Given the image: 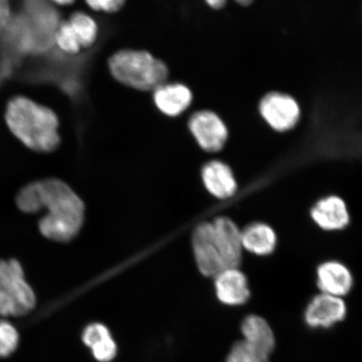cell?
<instances>
[{"label":"cell","mask_w":362,"mask_h":362,"mask_svg":"<svg viewBox=\"0 0 362 362\" xmlns=\"http://www.w3.org/2000/svg\"><path fill=\"white\" fill-rule=\"evenodd\" d=\"M68 22L78 36L81 47L89 48L96 43L99 33L98 23L88 13L75 12Z\"/></svg>","instance_id":"cell-18"},{"label":"cell","mask_w":362,"mask_h":362,"mask_svg":"<svg viewBox=\"0 0 362 362\" xmlns=\"http://www.w3.org/2000/svg\"><path fill=\"white\" fill-rule=\"evenodd\" d=\"M242 243L244 252L249 255L269 257L274 255L278 247V234L268 223L252 221L242 229Z\"/></svg>","instance_id":"cell-14"},{"label":"cell","mask_w":362,"mask_h":362,"mask_svg":"<svg viewBox=\"0 0 362 362\" xmlns=\"http://www.w3.org/2000/svg\"><path fill=\"white\" fill-rule=\"evenodd\" d=\"M354 276L349 267L337 259L320 262L315 269V284L320 293L344 298L354 287Z\"/></svg>","instance_id":"cell-10"},{"label":"cell","mask_w":362,"mask_h":362,"mask_svg":"<svg viewBox=\"0 0 362 362\" xmlns=\"http://www.w3.org/2000/svg\"><path fill=\"white\" fill-rule=\"evenodd\" d=\"M158 110L168 117H178L191 107L193 93L187 85L180 83L162 84L153 92Z\"/></svg>","instance_id":"cell-15"},{"label":"cell","mask_w":362,"mask_h":362,"mask_svg":"<svg viewBox=\"0 0 362 362\" xmlns=\"http://www.w3.org/2000/svg\"><path fill=\"white\" fill-rule=\"evenodd\" d=\"M127 0H101V11L115 13L124 6Z\"/></svg>","instance_id":"cell-23"},{"label":"cell","mask_w":362,"mask_h":362,"mask_svg":"<svg viewBox=\"0 0 362 362\" xmlns=\"http://www.w3.org/2000/svg\"><path fill=\"white\" fill-rule=\"evenodd\" d=\"M11 21V6L8 0H0V33L7 28Z\"/></svg>","instance_id":"cell-22"},{"label":"cell","mask_w":362,"mask_h":362,"mask_svg":"<svg viewBox=\"0 0 362 362\" xmlns=\"http://www.w3.org/2000/svg\"><path fill=\"white\" fill-rule=\"evenodd\" d=\"M6 119L11 133L31 151L49 153L60 146L59 119L49 107L16 97L8 103Z\"/></svg>","instance_id":"cell-2"},{"label":"cell","mask_w":362,"mask_h":362,"mask_svg":"<svg viewBox=\"0 0 362 362\" xmlns=\"http://www.w3.org/2000/svg\"><path fill=\"white\" fill-rule=\"evenodd\" d=\"M243 341L256 349L270 356L275 348L273 329L264 318L257 315H249L244 318L241 327Z\"/></svg>","instance_id":"cell-16"},{"label":"cell","mask_w":362,"mask_h":362,"mask_svg":"<svg viewBox=\"0 0 362 362\" xmlns=\"http://www.w3.org/2000/svg\"><path fill=\"white\" fill-rule=\"evenodd\" d=\"M214 279L216 296L223 305L241 306L250 300V283L240 267L225 269Z\"/></svg>","instance_id":"cell-12"},{"label":"cell","mask_w":362,"mask_h":362,"mask_svg":"<svg viewBox=\"0 0 362 362\" xmlns=\"http://www.w3.org/2000/svg\"><path fill=\"white\" fill-rule=\"evenodd\" d=\"M269 356L256 349L242 339L234 344L225 362H269Z\"/></svg>","instance_id":"cell-19"},{"label":"cell","mask_w":362,"mask_h":362,"mask_svg":"<svg viewBox=\"0 0 362 362\" xmlns=\"http://www.w3.org/2000/svg\"><path fill=\"white\" fill-rule=\"evenodd\" d=\"M192 246L194 259L204 276L214 278L225 269L211 221H206L197 226L193 233Z\"/></svg>","instance_id":"cell-8"},{"label":"cell","mask_w":362,"mask_h":362,"mask_svg":"<svg viewBox=\"0 0 362 362\" xmlns=\"http://www.w3.org/2000/svg\"><path fill=\"white\" fill-rule=\"evenodd\" d=\"M310 217L317 228L327 233L341 232L351 223L347 203L334 194L318 199L310 207Z\"/></svg>","instance_id":"cell-7"},{"label":"cell","mask_w":362,"mask_h":362,"mask_svg":"<svg viewBox=\"0 0 362 362\" xmlns=\"http://www.w3.org/2000/svg\"><path fill=\"white\" fill-rule=\"evenodd\" d=\"M36 298L21 262L0 260V315L22 316L34 310Z\"/></svg>","instance_id":"cell-4"},{"label":"cell","mask_w":362,"mask_h":362,"mask_svg":"<svg viewBox=\"0 0 362 362\" xmlns=\"http://www.w3.org/2000/svg\"><path fill=\"white\" fill-rule=\"evenodd\" d=\"M346 315L347 305L343 298L320 293L308 303L304 318L310 328L328 329L341 322Z\"/></svg>","instance_id":"cell-9"},{"label":"cell","mask_w":362,"mask_h":362,"mask_svg":"<svg viewBox=\"0 0 362 362\" xmlns=\"http://www.w3.org/2000/svg\"><path fill=\"white\" fill-rule=\"evenodd\" d=\"M215 239L224 268H237L242 264L244 250L242 228L228 216H218L212 221Z\"/></svg>","instance_id":"cell-11"},{"label":"cell","mask_w":362,"mask_h":362,"mask_svg":"<svg viewBox=\"0 0 362 362\" xmlns=\"http://www.w3.org/2000/svg\"><path fill=\"white\" fill-rule=\"evenodd\" d=\"M107 67L119 83L143 92H153L169 78L165 63L144 49H119L108 58Z\"/></svg>","instance_id":"cell-3"},{"label":"cell","mask_w":362,"mask_h":362,"mask_svg":"<svg viewBox=\"0 0 362 362\" xmlns=\"http://www.w3.org/2000/svg\"><path fill=\"white\" fill-rule=\"evenodd\" d=\"M52 1L58 4V6H71L76 0H52Z\"/></svg>","instance_id":"cell-26"},{"label":"cell","mask_w":362,"mask_h":362,"mask_svg":"<svg viewBox=\"0 0 362 362\" xmlns=\"http://www.w3.org/2000/svg\"><path fill=\"white\" fill-rule=\"evenodd\" d=\"M19 343V334L6 321H0V357H6L16 351Z\"/></svg>","instance_id":"cell-21"},{"label":"cell","mask_w":362,"mask_h":362,"mask_svg":"<svg viewBox=\"0 0 362 362\" xmlns=\"http://www.w3.org/2000/svg\"><path fill=\"white\" fill-rule=\"evenodd\" d=\"M55 44L63 52L69 55H76L83 48L68 21L62 22L59 25L55 35Z\"/></svg>","instance_id":"cell-20"},{"label":"cell","mask_w":362,"mask_h":362,"mask_svg":"<svg viewBox=\"0 0 362 362\" xmlns=\"http://www.w3.org/2000/svg\"><path fill=\"white\" fill-rule=\"evenodd\" d=\"M234 1H236L240 6H247L255 0H234ZM205 2L208 6L214 8V10H221V8L225 7L228 0H205Z\"/></svg>","instance_id":"cell-24"},{"label":"cell","mask_w":362,"mask_h":362,"mask_svg":"<svg viewBox=\"0 0 362 362\" xmlns=\"http://www.w3.org/2000/svg\"><path fill=\"white\" fill-rule=\"evenodd\" d=\"M202 177L207 192L219 200H228L238 191L236 175L223 161L214 160L206 163L202 168Z\"/></svg>","instance_id":"cell-13"},{"label":"cell","mask_w":362,"mask_h":362,"mask_svg":"<svg viewBox=\"0 0 362 362\" xmlns=\"http://www.w3.org/2000/svg\"><path fill=\"white\" fill-rule=\"evenodd\" d=\"M83 342L88 346L95 358L98 361L107 362L115 358L117 346L110 330L102 324H92L84 329Z\"/></svg>","instance_id":"cell-17"},{"label":"cell","mask_w":362,"mask_h":362,"mask_svg":"<svg viewBox=\"0 0 362 362\" xmlns=\"http://www.w3.org/2000/svg\"><path fill=\"white\" fill-rule=\"evenodd\" d=\"M16 206L26 214L45 211L39 230L45 238L66 243L78 234L84 221V204L69 185L57 179L34 181L21 188Z\"/></svg>","instance_id":"cell-1"},{"label":"cell","mask_w":362,"mask_h":362,"mask_svg":"<svg viewBox=\"0 0 362 362\" xmlns=\"http://www.w3.org/2000/svg\"><path fill=\"white\" fill-rule=\"evenodd\" d=\"M87 6L94 11H101V0H84Z\"/></svg>","instance_id":"cell-25"},{"label":"cell","mask_w":362,"mask_h":362,"mask_svg":"<svg viewBox=\"0 0 362 362\" xmlns=\"http://www.w3.org/2000/svg\"><path fill=\"white\" fill-rule=\"evenodd\" d=\"M259 111L269 128L280 134L296 129L301 117L300 106L296 99L277 90L268 93L261 98Z\"/></svg>","instance_id":"cell-5"},{"label":"cell","mask_w":362,"mask_h":362,"mask_svg":"<svg viewBox=\"0 0 362 362\" xmlns=\"http://www.w3.org/2000/svg\"><path fill=\"white\" fill-rule=\"evenodd\" d=\"M188 128L203 151L217 153L223 151L228 141V126L216 112L203 110L189 117Z\"/></svg>","instance_id":"cell-6"}]
</instances>
